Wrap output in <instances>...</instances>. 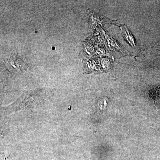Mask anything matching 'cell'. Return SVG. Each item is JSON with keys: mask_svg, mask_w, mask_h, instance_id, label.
Here are the masks:
<instances>
[{"mask_svg": "<svg viewBox=\"0 0 160 160\" xmlns=\"http://www.w3.org/2000/svg\"><path fill=\"white\" fill-rule=\"evenodd\" d=\"M122 28L123 30H122V31L123 36L125 37V38L126 39V40L128 42H129L132 46H135L134 40H133V37L131 35V33H129V32L127 31V29H126V28H125L123 27Z\"/></svg>", "mask_w": 160, "mask_h": 160, "instance_id": "cell-1", "label": "cell"}, {"mask_svg": "<svg viewBox=\"0 0 160 160\" xmlns=\"http://www.w3.org/2000/svg\"><path fill=\"white\" fill-rule=\"evenodd\" d=\"M52 49H53V50H54V49H55V47H52Z\"/></svg>", "mask_w": 160, "mask_h": 160, "instance_id": "cell-2", "label": "cell"}]
</instances>
